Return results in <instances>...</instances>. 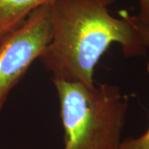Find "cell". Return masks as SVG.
I'll use <instances>...</instances> for the list:
<instances>
[{"label": "cell", "mask_w": 149, "mask_h": 149, "mask_svg": "<svg viewBox=\"0 0 149 149\" xmlns=\"http://www.w3.org/2000/svg\"><path fill=\"white\" fill-rule=\"evenodd\" d=\"M115 0H52V40L39 60L53 80L94 85L98 61L113 43L126 57L144 56L148 49L136 16H112Z\"/></svg>", "instance_id": "6da1fadb"}, {"label": "cell", "mask_w": 149, "mask_h": 149, "mask_svg": "<svg viewBox=\"0 0 149 149\" xmlns=\"http://www.w3.org/2000/svg\"><path fill=\"white\" fill-rule=\"evenodd\" d=\"M65 132L64 149H118L128 98L117 85L53 80Z\"/></svg>", "instance_id": "7a4b0ae2"}, {"label": "cell", "mask_w": 149, "mask_h": 149, "mask_svg": "<svg viewBox=\"0 0 149 149\" xmlns=\"http://www.w3.org/2000/svg\"><path fill=\"white\" fill-rule=\"evenodd\" d=\"M50 5L32 11L26 20L0 42V112L12 90L39 59L52 40Z\"/></svg>", "instance_id": "3957f363"}, {"label": "cell", "mask_w": 149, "mask_h": 149, "mask_svg": "<svg viewBox=\"0 0 149 149\" xmlns=\"http://www.w3.org/2000/svg\"><path fill=\"white\" fill-rule=\"evenodd\" d=\"M52 0H0V42L26 20L32 11Z\"/></svg>", "instance_id": "277c9868"}, {"label": "cell", "mask_w": 149, "mask_h": 149, "mask_svg": "<svg viewBox=\"0 0 149 149\" xmlns=\"http://www.w3.org/2000/svg\"><path fill=\"white\" fill-rule=\"evenodd\" d=\"M141 27L146 37L149 49V31L142 25ZM118 149H149V127L143 134L138 138H128L122 140Z\"/></svg>", "instance_id": "5b68a950"}, {"label": "cell", "mask_w": 149, "mask_h": 149, "mask_svg": "<svg viewBox=\"0 0 149 149\" xmlns=\"http://www.w3.org/2000/svg\"><path fill=\"white\" fill-rule=\"evenodd\" d=\"M139 10L137 18L140 24L149 31V0H139Z\"/></svg>", "instance_id": "8992f818"}]
</instances>
